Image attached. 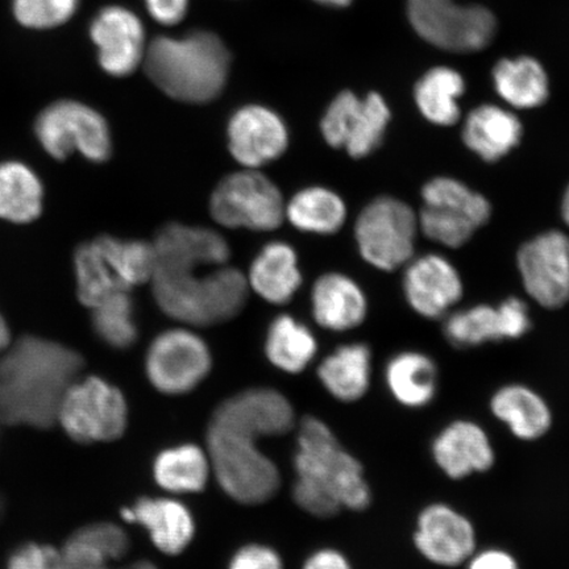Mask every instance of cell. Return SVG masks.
Instances as JSON below:
<instances>
[{
	"mask_svg": "<svg viewBox=\"0 0 569 569\" xmlns=\"http://www.w3.org/2000/svg\"><path fill=\"white\" fill-rule=\"evenodd\" d=\"M293 423L288 398L273 389L241 391L213 412L208 430L210 465L219 486L234 501L258 505L276 495L279 469L259 442L287 433Z\"/></svg>",
	"mask_w": 569,
	"mask_h": 569,
	"instance_id": "6da1fadb",
	"label": "cell"
},
{
	"mask_svg": "<svg viewBox=\"0 0 569 569\" xmlns=\"http://www.w3.org/2000/svg\"><path fill=\"white\" fill-rule=\"evenodd\" d=\"M82 356L56 341L24 337L0 359V422L48 429L80 376Z\"/></svg>",
	"mask_w": 569,
	"mask_h": 569,
	"instance_id": "7a4b0ae2",
	"label": "cell"
},
{
	"mask_svg": "<svg viewBox=\"0 0 569 569\" xmlns=\"http://www.w3.org/2000/svg\"><path fill=\"white\" fill-rule=\"evenodd\" d=\"M295 467V500L309 515L330 518L341 509L362 511L371 507L372 490L365 468L320 419H303Z\"/></svg>",
	"mask_w": 569,
	"mask_h": 569,
	"instance_id": "3957f363",
	"label": "cell"
},
{
	"mask_svg": "<svg viewBox=\"0 0 569 569\" xmlns=\"http://www.w3.org/2000/svg\"><path fill=\"white\" fill-rule=\"evenodd\" d=\"M231 54L216 33L196 31L149 41L146 73L163 94L184 103H208L223 91Z\"/></svg>",
	"mask_w": 569,
	"mask_h": 569,
	"instance_id": "277c9868",
	"label": "cell"
},
{
	"mask_svg": "<svg viewBox=\"0 0 569 569\" xmlns=\"http://www.w3.org/2000/svg\"><path fill=\"white\" fill-rule=\"evenodd\" d=\"M156 302L166 315L191 326H210L237 317L244 308L248 281L240 270L203 262L156 267Z\"/></svg>",
	"mask_w": 569,
	"mask_h": 569,
	"instance_id": "5b68a950",
	"label": "cell"
},
{
	"mask_svg": "<svg viewBox=\"0 0 569 569\" xmlns=\"http://www.w3.org/2000/svg\"><path fill=\"white\" fill-rule=\"evenodd\" d=\"M154 267L153 244L147 241L112 237L92 240L74 254L78 298L92 309L118 291L151 281Z\"/></svg>",
	"mask_w": 569,
	"mask_h": 569,
	"instance_id": "8992f818",
	"label": "cell"
},
{
	"mask_svg": "<svg viewBox=\"0 0 569 569\" xmlns=\"http://www.w3.org/2000/svg\"><path fill=\"white\" fill-rule=\"evenodd\" d=\"M419 231L447 248H460L489 222L492 204L486 197L452 177H436L421 191Z\"/></svg>",
	"mask_w": 569,
	"mask_h": 569,
	"instance_id": "52a82bcc",
	"label": "cell"
},
{
	"mask_svg": "<svg viewBox=\"0 0 569 569\" xmlns=\"http://www.w3.org/2000/svg\"><path fill=\"white\" fill-rule=\"evenodd\" d=\"M418 232V213L389 196L369 202L355 223L361 258L383 272L403 268L415 258Z\"/></svg>",
	"mask_w": 569,
	"mask_h": 569,
	"instance_id": "ba28073f",
	"label": "cell"
},
{
	"mask_svg": "<svg viewBox=\"0 0 569 569\" xmlns=\"http://www.w3.org/2000/svg\"><path fill=\"white\" fill-rule=\"evenodd\" d=\"M56 422L74 442H112L126 431V398L122 391L99 377L76 380L62 397Z\"/></svg>",
	"mask_w": 569,
	"mask_h": 569,
	"instance_id": "9c48e42d",
	"label": "cell"
},
{
	"mask_svg": "<svg viewBox=\"0 0 569 569\" xmlns=\"http://www.w3.org/2000/svg\"><path fill=\"white\" fill-rule=\"evenodd\" d=\"M410 24L423 40L445 51L478 52L492 42L497 21L480 4L458 0H407Z\"/></svg>",
	"mask_w": 569,
	"mask_h": 569,
	"instance_id": "30bf717a",
	"label": "cell"
},
{
	"mask_svg": "<svg viewBox=\"0 0 569 569\" xmlns=\"http://www.w3.org/2000/svg\"><path fill=\"white\" fill-rule=\"evenodd\" d=\"M42 148L57 160L78 152L92 162L109 160L112 151L110 127L102 113L78 101L54 102L42 110L34 124Z\"/></svg>",
	"mask_w": 569,
	"mask_h": 569,
	"instance_id": "8fae6325",
	"label": "cell"
},
{
	"mask_svg": "<svg viewBox=\"0 0 569 569\" xmlns=\"http://www.w3.org/2000/svg\"><path fill=\"white\" fill-rule=\"evenodd\" d=\"M211 217L229 229L272 231L284 217L279 188L253 169L220 181L210 201Z\"/></svg>",
	"mask_w": 569,
	"mask_h": 569,
	"instance_id": "7c38bea8",
	"label": "cell"
},
{
	"mask_svg": "<svg viewBox=\"0 0 569 569\" xmlns=\"http://www.w3.org/2000/svg\"><path fill=\"white\" fill-rule=\"evenodd\" d=\"M390 119L391 112L382 96L369 92L360 98L347 90L327 107L320 131L330 147L345 149L353 159H365L381 146Z\"/></svg>",
	"mask_w": 569,
	"mask_h": 569,
	"instance_id": "4fadbf2b",
	"label": "cell"
},
{
	"mask_svg": "<svg viewBox=\"0 0 569 569\" xmlns=\"http://www.w3.org/2000/svg\"><path fill=\"white\" fill-rule=\"evenodd\" d=\"M146 369L152 386L166 395H183L201 383L211 369L208 345L197 333L173 329L149 347Z\"/></svg>",
	"mask_w": 569,
	"mask_h": 569,
	"instance_id": "5bb4252c",
	"label": "cell"
},
{
	"mask_svg": "<svg viewBox=\"0 0 569 569\" xmlns=\"http://www.w3.org/2000/svg\"><path fill=\"white\" fill-rule=\"evenodd\" d=\"M517 267L523 289L545 309L569 302V237L559 230L537 234L519 248Z\"/></svg>",
	"mask_w": 569,
	"mask_h": 569,
	"instance_id": "9a60e30c",
	"label": "cell"
},
{
	"mask_svg": "<svg viewBox=\"0 0 569 569\" xmlns=\"http://www.w3.org/2000/svg\"><path fill=\"white\" fill-rule=\"evenodd\" d=\"M412 545L430 565L457 568L479 549L478 531L471 518L451 503L431 502L417 516Z\"/></svg>",
	"mask_w": 569,
	"mask_h": 569,
	"instance_id": "2e32d148",
	"label": "cell"
},
{
	"mask_svg": "<svg viewBox=\"0 0 569 569\" xmlns=\"http://www.w3.org/2000/svg\"><path fill=\"white\" fill-rule=\"evenodd\" d=\"M98 66L106 74L123 78L144 63L148 40L142 20L127 7L112 4L99 11L89 27Z\"/></svg>",
	"mask_w": 569,
	"mask_h": 569,
	"instance_id": "e0dca14e",
	"label": "cell"
},
{
	"mask_svg": "<svg viewBox=\"0 0 569 569\" xmlns=\"http://www.w3.org/2000/svg\"><path fill=\"white\" fill-rule=\"evenodd\" d=\"M402 289L412 310L427 319H440L465 295L457 267L442 254L427 253L405 266Z\"/></svg>",
	"mask_w": 569,
	"mask_h": 569,
	"instance_id": "ac0fdd59",
	"label": "cell"
},
{
	"mask_svg": "<svg viewBox=\"0 0 569 569\" xmlns=\"http://www.w3.org/2000/svg\"><path fill=\"white\" fill-rule=\"evenodd\" d=\"M431 458L452 481L487 473L496 465V448L486 427L473 419H453L431 442Z\"/></svg>",
	"mask_w": 569,
	"mask_h": 569,
	"instance_id": "d6986e66",
	"label": "cell"
},
{
	"mask_svg": "<svg viewBox=\"0 0 569 569\" xmlns=\"http://www.w3.org/2000/svg\"><path fill=\"white\" fill-rule=\"evenodd\" d=\"M227 139L233 159L256 169L281 158L289 144V132L279 113L269 107L247 104L233 112Z\"/></svg>",
	"mask_w": 569,
	"mask_h": 569,
	"instance_id": "ffe728a7",
	"label": "cell"
},
{
	"mask_svg": "<svg viewBox=\"0 0 569 569\" xmlns=\"http://www.w3.org/2000/svg\"><path fill=\"white\" fill-rule=\"evenodd\" d=\"M489 410L511 436L522 442H537L549 433L553 411L538 390L521 382L505 383L489 400Z\"/></svg>",
	"mask_w": 569,
	"mask_h": 569,
	"instance_id": "44dd1931",
	"label": "cell"
},
{
	"mask_svg": "<svg viewBox=\"0 0 569 569\" xmlns=\"http://www.w3.org/2000/svg\"><path fill=\"white\" fill-rule=\"evenodd\" d=\"M130 549V539L119 526L101 522L77 530L61 550V569H159L141 560L130 566L116 563Z\"/></svg>",
	"mask_w": 569,
	"mask_h": 569,
	"instance_id": "7402d4cb",
	"label": "cell"
},
{
	"mask_svg": "<svg viewBox=\"0 0 569 569\" xmlns=\"http://www.w3.org/2000/svg\"><path fill=\"white\" fill-rule=\"evenodd\" d=\"M523 126L513 111L496 104H480L468 113L461 139L482 161L497 162L515 151Z\"/></svg>",
	"mask_w": 569,
	"mask_h": 569,
	"instance_id": "603a6c76",
	"label": "cell"
},
{
	"mask_svg": "<svg viewBox=\"0 0 569 569\" xmlns=\"http://www.w3.org/2000/svg\"><path fill=\"white\" fill-rule=\"evenodd\" d=\"M316 322L326 330L350 331L365 322L368 300L360 284L343 273L319 277L311 291Z\"/></svg>",
	"mask_w": 569,
	"mask_h": 569,
	"instance_id": "cb8c5ba5",
	"label": "cell"
},
{
	"mask_svg": "<svg viewBox=\"0 0 569 569\" xmlns=\"http://www.w3.org/2000/svg\"><path fill=\"white\" fill-rule=\"evenodd\" d=\"M156 266L204 262L213 267L227 266L230 247L222 234L180 223L163 227L153 241Z\"/></svg>",
	"mask_w": 569,
	"mask_h": 569,
	"instance_id": "d4e9b609",
	"label": "cell"
},
{
	"mask_svg": "<svg viewBox=\"0 0 569 569\" xmlns=\"http://www.w3.org/2000/svg\"><path fill=\"white\" fill-rule=\"evenodd\" d=\"M389 395L400 407L419 410L429 407L438 396L439 371L429 355L419 351L398 352L383 369Z\"/></svg>",
	"mask_w": 569,
	"mask_h": 569,
	"instance_id": "484cf974",
	"label": "cell"
},
{
	"mask_svg": "<svg viewBox=\"0 0 569 569\" xmlns=\"http://www.w3.org/2000/svg\"><path fill=\"white\" fill-rule=\"evenodd\" d=\"M372 360L371 348L365 343L340 346L319 366V380L338 401L358 402L371 389Z\"/></svg>",
	"mask_w": 569,
	"mask_h": 569,
	"instance_id": "4316f807",
	"label": "cell"
},
{
	"mask_svg": "<svg viewBox=\"0 0 569 569\" xmlns=\"http://www.w3.org/2000/svg\"><path fill=\"white\" fill-rule=\"evenodd\" d=\"M248 287L266 301L283 305L301 288L302 274L293 248L272 241L256 256L248 274Z\"/></svg>",
	"mask_w": 569,
	"mask_h": 569,
	"instance_id": "83f0119b",
	"label": "cell"
},
{
	"mask_svg": "<svg viewBox=\"0 0 569 569\" xmlns=\"http://www.w3.org/2000/svg\"><path fill=\"white\" fill-rule=\"evenodd\" d=\"M131 509L133 523L144 526L154 546L163 553H181L193 539V517L178 501L169 498H141Z\"/></svg>",
	"mask_w": 569,
	"mask_h": 569,
	"instance_id": "f1b7e54d",
	"label": "cell"
},
{
	"mask_svg": "<svg viewBox=\"0 0 569 569\" xmlns=\"http://www.w3.org/2000/svg\"><path fill=\"white\" fill-rule=\"evenodd\" d=\"M492 77L497 94L513 109H537L549 99V77L532 57L501 60L497 62Z\"/></svg>",
	"mask_w": 569,
	"mask_h": 569,
	"instance_id": "f546056e",
	"label": "cell"
},
{
	"mask_svg": "<svg viewBox=\"0 0 569 569\" xmlns=\"http://www.w3.org/2000/svg\"><path fill=\"white\" fill-rule=\"evenodd\" d=\"M466 92V81L451 68H433L416 84L415 101L421 116L439 127L457 124L461 117L459 99Z\"/></svg>",
	"mask_w": 569,
	"mask_h": 569,
	"instance_id": "4dcf8cb0",
	"label": "cell"
},
{
	"mask_svg": "<svg viewBox=\"0 0 569 569\" xmlns=\"http://www.w3.org/2000/svg\"><path fill=\"white\" fill-rule=\"evenodd\" d=\"M44 188L34 170L20 161L0 163V218L30 223L40 217Z\"/></svg>",
	"mask_w": 569,
	"mask_h": 569,
	"instance_id": "1f68e13d",
	"label": "cell"
},
{
	"mask_svg": "<svg viewBox=\"0 0 569 569\" xmlns=\"http://www.w3.org/2000/svg\"><path fill=\"white\" fill-rule=\"evenodd\" d=\"M284 216L300 231L331 234L345 226L347 206L336 191L315 187L291 198L284 206Z\"/></svg>",
	"mask_w": 569,
	"mask_h": 569,
	"instance_id": "d6a6232c",
	"label": "cell"
},
{
	"mask_svg": "<svg viewBox=\"0 0 569 569\" xmlns=\"http://www.w3.org/2000/svg\"><path fill=\"white\" fill-rule=\"evenodd\" d=\"M210 459L201 448L183 445L162 451L154 461L159 486L172 493H197L208 483Z\"/></svg>",
	"mask_w": 569,
	"mask_h": 569,
	"instance_id": "836d02e7",
	"label": "cell"
},
{
	"mask_svg": "<svg viewBox=\"0 0 569 569\" xmlns=\"http://www.w3.org/2000/svg\"><path fill=\"white\" fill-rule=\"evenodd\" d=\"M318 350L312 332L290 316L276 318L269 327L266 351L283 372L298 373L310 365Z\"/></svg>",
	"mask_w": 569,
	"mask_h": 569,
	"instance_id": "e575fe53",
	"label": "cell"
},
{
	"mask_svg": "<svg viewBox=\"0 0 569 569\" xmlns=\"http://www.w3.org/2000/svg\"><path fill=\"white\" fill-rule=\"evenodd\" d=\"M443 333L457 348H472L508 340L500 305H476L451 312L445 319Z\"/></svg>",
	"mask_w": 569,
	"mask_h": 569,
	"instance_id": "d590c367",
	"label": "cell"
},
{
	"mask_svg": "<svg viewBox=\"0 0 569 569\" xmlns=\"http://www.w3.org/2000/svg\"><path fill=\"white\" fill-rule=\"evenodd\" d=\"M92 310V325L104 343L118 350L130 348L138 339V327L133 319V302L128 291H118Z\"/></svg>",
	"mask_w": 569,
	"mask_h": 569,
	"instance_id": "8d00e7d4",
	"label": "cell"
},
{
	"mask_svg": "<svg viewBox=\"0 0 569 569\" xmlns=\"http://www.w3.org/2000/svg\"><path fill=\"white\" fill-rule=\"evenodd\" d=\"M81 0H11L12 17L26 30H54L73 19Z\"/></svg>",
	"mask_w": 569,
	"mask_h": 569,
	"instance_id": "74e56055",
	"label": "cell"
},
{
	"mask_svg": "<svg viewBox=\"0 0 569 569\" xmlns=\"http://www.w3.org/2000/svg\"><path fill=\"white\" fill-rule=\"evenodd\" d=\"M61 551L52 546L28 543L11 555L7 569H61Z\"/></svg>",
	"mask_w": 569,
	"mask_h": 569,
	"instance_id": "f35d334b",
	"label": "cell"
},
{
	"mask_svg": "<svg viewBox=\"0 0 569 569\" xmlns=\"http://www.w3.org/2000/svg\"><path fill=\"white\" fill-rule=\"evenodd\" d=\"M230 569H282V561L268 547L252 545L234 555Z\"/></svg>",
	"mask_w": 569,
	"mask_h": 569,
	"instance_id": "ab89813d",
	"label": "cell"
},
{
	"mask_svg": "<svg viewBox=\"0 0 569 569\" xmlns=\"http://www.w3.org/2000/svg\"><path fill=\"white\" fill-rule=\"evenodd\" d=\"M151 18L163 27H174L187 18L190 0H144Z\"/></svg>",
	"mask_w": 569,
	"mask_h": 569,
	"instance_id": "60d3db41",
	"label": "cell"
},
{
	"mask_svg": "<svg viewBox=\"0 0 569 569\" xmlns=\"http://www.w3.org/2000/svg\"><path fill=\"white\" fill-rule=\"evenodd\" d=\"M465 566L467 569H521L515 555L500 547L476 550Z\"/></svg>",
	"mask_w": 569,
	"mask_h": 569,
	"instance_id": "b9f144b4",
	"label": "cell"
},
{
	"mask_svg": "<svg viewBox=\"0 0 569 569\" xmlns=\"http://www.w3.org/2000/svg\"><path fill=\"white\" fill-rule=\"evenodd\" d=\"M303 569H352V567L343 553L325 549L311 555Z\"/></svg>",
	"mask_w": 569,
	"mask_h": 569,
	"instance_id": "7bdbcfd3",
	"label": "cell"
},
{
	"mask_svg": "<svg viewBox=\"0 0 569 569\" xmlns=\"http://www.w3.org/2000/svg\"><path fill=\"white\" fill-rule=\"evenodd\" d=\"M560 216L569 227V187L566 189L563 198H561Z\"/></svg>",
	"mask_w": 569,
	"mask_h": 569,
	"instance_id": "ee69618b",
	"label": "cell"
},
{
	"mask_svg": "<svg viewBox=\"0 0 569 569\" xmlns=\"http://www.w3.org/2000/svg\"><path fill=\"white\" fill-rule=\"evenodd\" d=\"M312 2L326 7H333V9H341V7L350 6L352 0H312Z\"/></svg>",
	"mask_w": 569,
	"mask_h": 569,
	"instance_id": "f6af8a7d",
	"label": "cell"
}]
</instances>
